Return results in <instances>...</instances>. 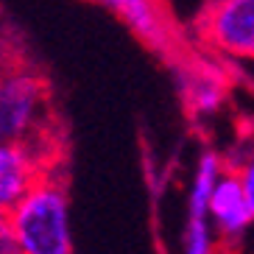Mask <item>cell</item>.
<instances>
[{
  "label": "cell",
  "instance_id": "cell-1",
  "mask_svg": "<svg viewBox=\"0 0 254 254\" xmlns=\"http://www.w3.org/2000/svg\"><path fill=\"white\" fill-rule=\"evenodd\" d=\"M25 254H67L70 252V215L67 201L56 187H31L14 204L8 218Z\"/></svg>",
  "mask_w": 254,
  "mask_h": 254
},
{
  "label": "cell",
  "instance_id": "cell-2",
  "mask_svg": "<svg viewBox=\"0 0 254 254\" xmlns=\"http://www.w3.org/2000/svg\"><path fill=\"white\" fill-rule=\"evenodd\" d=\"M212 37L235 53H254V0H224L212 14Z\"/></svg>",
  "mask_w": 254,
  "mask_h": 254
},
{
  "label": "cell",
  "instance_id": "cell-3",
  "mask_svg": "<svg viewBox=\"0 0 254 254\" xmlns=\"http://www.w3.org/2000/svg\"><path fill=\"white\" fill-rule=\"evenodd\" d=\"M209 218L218 224V229L226 238H238L243 235L249 224H252V207H249L246 190H243V179L238 176H224L218 179V187L212 198H209Z\"/></svg>",
  "mask_w": 254,
  "mask_h": 254
},
{
  "label": "cell",
  "instance_id": "cell-4",
  "mask_svg": "<svg viewBox=\"0 0 254 254\" xmlns=\"http://www.w3.org/2000/svg\"><path fill=\"white\" fill-rule=\"evenodd\" d=\"M39 106V84L34 78H8L3 84V92H0V128H3V137L11 140V137L23 134L28 128L31 118Z\"/></svg>",
  "mask_w": 254,
  "mask_h": 254
},
{
  "label": "cell",
  "instance_id": "cell-5",
  "mask_svg": "<svg viewBox=\"0 0 254 254\" xmlns=\"http://www.w3.org/2000/svg\"><path fill=\"white\" fill-rule=\"evenodd\" d=\"M31 190V165L25 154L14 145H3L0 151V201L3 207H14Z\"/></svg>",
  "mask_w": 254,
  "mask_h": 254
},
{
  "label": "cell",
  "instance_id": "cell-6",
  "mask_svg": "<svg viewBox=\"0 0 254 254\" xmlns=\"http://www.w3.org/2000/svg\"><path fill=\"white\" fill-rule=\"evenodd\" d=\"M218 157L204 154L195 168V182L190 190V215H209V198L218 187Z\"/></svg>",
  "mask_w": 254,
  "mask_h": 254
},
{
  "label": "cell",
  "instance_id": "cell-7",
  "mask_svg": "<svg viewBox=\"0 0 254 254\" xmlns=\"http://www.w3.org/2000/svg\"><path fill=\"white\" fill-rule=\"evenodd\" d=\"M101 3H106L109 8H115L123 20H128V23L140 31L142 37L157 39V34H159L157 17H154V11H151V6L145 3V0H101Z\"/></svg>",
  "mask_w": 254,
  "mask_h": 254
},
{
  "label": "cell",
  "instance_id": "cell-8",
  "mask_svg": "<svg viewBox=\"0 0 254 254\" xmlns=\"http://www.w3.org/2000/svg\"><path fill=\"white\" fill-rule=\"evenodd\" d=\"M212 249V235H209L207 215H190L185 232V252L190 254H204Z\"/></svg>",
  "mask_w": 254,
  "mask_h": 254
},
{
  "label": "cell",
  "instance_id": "cell-9",
  "mask_svg": "<svg viewBox=\"0 0 254 254\" xmlns=\"http://www.w3.org/2000/svg\"><path fill=\"white\" fill-rule=\"evenodd\" d=\"M243 190H246V198H249V207H252V212H254V165L249 162V168L243 171Z\"/></svg>",
  "mask_w": 254,
  "mask_h": 254
},
{
  "label": "cell",
  "instance_id": "cell-10",
  "mask_svg": "<svg viewBox=\"0 0 254 254\" xmlns=\"http://www.w3.org/2000/svg\"><path fill=\"white\" fill-rule=\"evenodd\" d=\"M252 165H254V154H252Z\"/></svg>",
  "mask_w": 254,
  "mask_h": 254
}]
</instances>
